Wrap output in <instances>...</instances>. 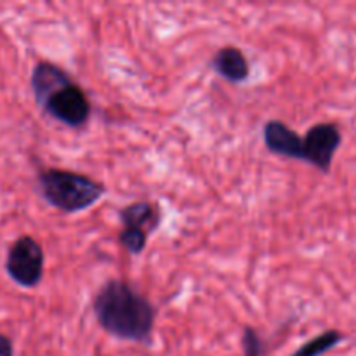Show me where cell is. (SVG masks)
I'll list each match as a JSON object with an SVG mask.
<instances>
[{
	"label": "cell",
	"instance_id": "obj_7",
	"mask_svg": "<svg viewBox=\"0 0 356 356\" xmlns=\"http://www.w3.org/2000/svg\"><path fill=\"white\" fill-rule=\"evenodd\" d=\"M264 145L271 153L287 159L305 160V139L280 120L266 122L263 129Z\"/></svg>",
	"mask_w": 356,
	"mask_h": 356
},
{
	"label": "cell",
	"instance_id": "obj_9",
	"mask_svg": "<svg viewBox=\"0 0 356 356\" xmlns=\"http://www.w3.org/2000/svg\"><path fill=\"white\" fill-rule=\"evenodd\" d=\"M212 66L222 79L232 83H240L247 80L250 68L245 54L238 47H222L212 58Z\"/></svg>",
	"mask_w": 356,
	"mask_h": 356
},
{
	"label": "cell",
	"instance_id": "obj_11",
	"mask_svg": "<svg viewBox=\"0 0 356 356\" xmlns=\"http://www.w3.org/2000/svg\"><path fill=\"white\" fill-rule=\"evenodd\" d=\"M243 353L245 356H261L263 355V341L257 336L256 330L252 327H245L243 330Z\"/></svg>",
	"mask_w": 356,
	"mask_h": 356
},
{
	"label": "cell",
	"instance_id": "obj_4",
	"mask_svg": "<svg viewBox=\"0 0 356 356\" xmlns=\"http://www.w3.org/2000/svg\"><path fill=\"white\" fill-rule=\"evenodd\" d=\"M6 270L21 287H37L44 277V250L37 240L19 236L7 254Z\"/></svg>",
	"mask_w": 356,
	"mask_h": 356
},
{
	"label": "cell",
	"instance_id": "obj_10",
	"mask_svg": "<svg viewBox=\"0 0 356 356\" xmlns=\"http://www.w3.org/2000/svg\"><path fill=\"white\" fill-rule=\"evenodd\" d=\"M344 339L343 334L339 330H327L322 336L315 337L309 343L302 344L298 351L292 356H322L327 351L332 350L336 344H339Z\"/></svg>",
	"mask_w": 356,
	"mask_h": 356
},
{
	"label": "cell",
	"instance_id": "obj_8",
	"mask_svg": "<svg viewBox=\"0 0 356 356\" xmlns=\"http://www.w3.org/2000/svg\"><path fill=\"white\" fill-rule=\"evenodd\" d=\"M73 82L72 76L59 66L52 65V63L42 61L35 66L33 73H31V89H33L37 103L44 104L52 94L58 89H61L66 83Z\"/></svg>",
	"mask_w": 356,
	"mask_h": 356
},
{
	"label": "cell",
	"instance_id": "obj_6",
	"mask_svg": "<svg viewBox=\"0 0 356 356\" xmlns=\"http://www.w3.org/2000/svg\"><path fill=\"white\" fill-rule=\"evenodd\" d=\"M305 162L312 163L322 172H329L334 155L341 146L343 136L336 124H316L306 132L305 138Z\"/></svg>",
	"mask_w": 356,
	"mask_h": 356
},
{
	"label": "cell",
	"instance_id": "obj_5",
	"mask_svg": "<svg viewBox=\"0 0 356 356\" xmlns=\"http://www.w3.org/2000/svg\"><path fill=\"white\" fill-rule=\"evenodd\" d=\"M42 108L45 113L51 115L54 120L68 125V127H82L90 117V101L87 94L76 86L75 82H70L56 90Z\"/></svg>",
	"mask_w": 356,
	"mask_h": 356
},
{
	"label": "cell",
	"instance_id": "obj_12",
	"mask_svg": "<svg viewBox=\"0 0 356 356\" xmlns=\"http://www.w3.org/2000/svg\"><path fill=\"white\" fill-rule=\"evenodd\" d=\"M0 356H13V343L2 334H0Z\"/></svg>",
	"mask_w": 356,
	"mask_h": 356
},
{
	"label": "cell",
	"instance_id": "obj_3",
	"mask_svg": "<svg viewBox=\"0 0 356 356\" xmlns=\"http://www.w3.org/2000/svg\"><path fill=\"white\" fill-rule=\"evenodd\" d=\"M120 243L127 252L138 256L145 250L148 235L162 222V211L152 202H134L120 211Z\"/></svg>",
	"mask_w": 356,
	"mask_h": 356
},
{
	"label": "cell",
	"instance_id": "obj_2",
	"mask_svg": "<svg viewBox=\"0 0 356 356\" xmlns=\"http://www.w3.org/2000/svg\"><path fill=\"white\" fill-rule=\"evenodd\" d=\"M42 197L63 212H80L89 209L106 193L104 184L86 174L63 169H45L38 174Z\"/></svg>",
	"mask_w": 356,
	"mask_h": 356
},
{
	"label": "cell",
	"instance_id": "obj_1",
	"mask_svg": "<svg viewBox=\"0 0 356 356\" xmlns=\"http://www.w3.org/2000/svg\"><path fill=\"white\" fill-rule=\"evenodd\" d=\"M94 315L104 332L122 341L152 344L155 306L129 282L108 280L92 301Z\"/></svg>",
	"mask_w": 356,
	"mask_h": 356
}]
</instances>
